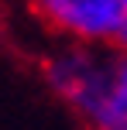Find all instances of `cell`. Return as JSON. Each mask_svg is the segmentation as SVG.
<instances>
[{
	"label": "cell",
	"mask_w": 127,
	"mask_h": 130,
	"mask_svg": "<svg viewBox=\"0 0 127 130\" xmlns=\"http://www.w3.org/2000/svg\"><path fill=\"white\" fill-rule=\"evenodd\" d=\"M120 4V27H117V38H114V45L120 48V52L127 55V0H117Z\"/></svg>",
	"instance_id": "3"
},
{
	"label": "cell",
	"mask_w": 127,
	"mask_h": 130,
	"mask_svg": "<svg viewBox=\"0 0 127 130\" xmlns=\"http://www.w3.org/2000/svg\"><path fill=\"white\" fill-rule=\"evenodd\" d=\"M45 82L89 130H127V55L117 45H65L41 65Z\"/></svg>",
	"instance_id": "1"
},
{
	"label": "cell",
	"mask_w": 127,
	"mask_h": 130,
	"mask_svg": "<svg viewBox=\"0 0 127 130\" xmlns=\"http://www.w3.org/2000/svg\"><path fill=\"white\" fill-rule=\"evenodd\" d=\"M38 21L72 45H114L120 27L117 0H31Z\"/></svg>",
	"instance_id": "2"
}]
</instances>
